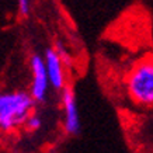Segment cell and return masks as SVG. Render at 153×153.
<instances>
[{
	"mask_svg": "<svg viewBox=\"0 0 153 153\" xmlns=\"http://www.w3.org/2000/svg\"><path fill=\"white\" fill-rule=\"evenodd\" d=\"M125 90L131 101L140 107H153V53L142 56L125 76Z\"/></svg>",
	"mask_w": 153,
	"mask_h": 153,
	"instance_id": "1",
	"label": "cell"
},
{
	"mask_svg": "<svg viewBox=\"0 0 153 153\" xmlns=\"http://www.w3.org/2000/svg\"><path fill=\"white\" fill-rule=\"evenodd\" d=\"M35 101L27 91L0 93V131L10 132L24 125L33 114Z\"/></svg>",
	"mask_w": 153,
	"mask_h": 153,
	"instance_id": "2",
	"label": "cell"
},
{
	"mask_svg": "<svg viewBox=\"0 0 153 153\" xmlns=\"http://www.w3.org/2000/svg\"><path fill=\"white\" fill-rule=\"evenodd\" d=\"M30 69H31V86H30V96L35 102H44L47 100L48 90L51 87L48 80L47 69L44 56L34 53L30 58Z\"/></svg>",
	"mask_w": 153,
	"mask_h": 153,
	"instance_id": "3",
	"label": "cell"
},
{
	"mask_svg": "<svg viewBox=\"0 0 153 153\" xmlns=\"http://www.w3.org/2000/svg\"><path fill=\"white\" fill-rule=\"evenodd\" d=\"M60 102L63 108V128L66 134L77 135L82 129V121H80L79 107L76 102V94L74 90L69 86H66L60 94Z\"/></svg>",
	"mask_w": 153,
	"mask_h": 153,
	"instance_id": "4",
	"label": "cell"
},
{
	"mask_svg": "<svg viewBox=\"0 0 153 153\" xmlns=\"http://www.w3.org/2000/svg\"><path fill=\"white\" fill-rule=\"evenodd\" d=\"M44 62H45V69H47L51 87L62 91L66 87V74L62 58L58 55V52L53 48H48L44 55Z\"/></svg>",
	"mask_w": 153,
	"mask_h": 153,
	"instance_id": "5",
	"label": "cell"
},
{
	"mask_svg": "<svg viewBox=\"0 0 153 153\" xmlns=\"http://www.w3.org/2000/svg\"><path fill=\"white\" fill-rule=\"evenodd\" d=\"M24 125H25V128H27L30 132H37V131L41 129V126H42L41 117L37 115V114H31V115L27 118Z\"/></svg>",
	"mask_w": 153,
	"mask_h": 153,
	"instance_id": "6",
	"label": "cell"
},
{
	"mask_svg": "<svg viewBox=\"0 0 153 153\" xmlns=\"http://www.w3.org/2000/svg\"><path fill=\"white\" fill-rule=\"evenodd\" d=\"M17 9H19V14L21 17H28V14L31 13V4L28 0H20L17 3Z\"/></svg>",
	"mask_w": 153,
	"mask_h": 153,
	"instance_id": "7",
	"label": "cell"
}]
</instances>
